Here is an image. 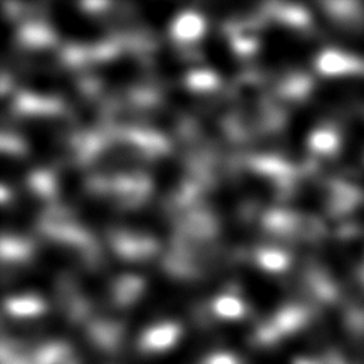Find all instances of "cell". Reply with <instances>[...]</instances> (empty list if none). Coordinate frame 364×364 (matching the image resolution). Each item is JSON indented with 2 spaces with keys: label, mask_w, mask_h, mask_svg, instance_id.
<instances>
[{
  "label": "cell",
  "mask_w": 364,
  "mask_h": 364,
  "mask_svg": "<svg viewBox=\"0 0 364 364\" xmlns=\"http://www.w3.org/2000/svg\"><path fill=\"white\" fill-rule=\"evenodd\" d=\"M206 28V21L202 14L193 10L181 11L171 23V36L175 41L189 44L198 41Z\"/></svg>",
  "instance_id": "6da1fadb"
},
{
  "label": "cell",
  "mask_w": 364,
  "mask_h": 364,
  "mask_svg": "<svg viewBox=\"0 0 364 364\" xmlns=\"http://www.w3.org/2000/svg\"><path fill=\"white\" fill-rule=\"evenodd\" d=\"M18 37L24 46H28L33 48L48 47L55 41V37L50 30V27L38 21L24 24L18 31Z\"/></svg>",
  "instance_id": "7a4b0ae2"
},
{
  "label": "cell",
  "mask_w": 364,
  "mask_h": 364,
  "mask_svg": "<svg viewBox=\"0 0 364 364\" xmlns=\"http://www.w3.org/2000/svg\"><path fill=\"white\" fill-rule=\"evenodd\" d=\"M176 337H178V327L171 323H166V324H161L151 328L146 333L144 343L148 346V348L162 350V348H168L176 340Z\"/></svg>",
  "instance_id": "3957f363"
},
{
  "label": "cell",
  "mask_w": 364,
  "mask_h": 364,
  "mask_svg": "<svg viewBox=\"0 0 364 364\" xmlns=\"http://www.w3.org/2000/svg\"><path fill=\"white\" fill-rule=\"evenodd\" d=\"M256 262L257 264L270 273L282 272L289 264V257L284 252L274 249V247H262L256 253Z\"/></svg>",
  "instance_id": "277c9868"
},
{
  "label": "cell",
  "mask_w": 364,
  "mask_h": 364,
  "mask_svg": "<svg viewBox=\"0 0 364 364\" xmlns=\"http://www.w3.org/2000/svg\"><path fill=\"white\" fill-rule=\"evenodd\" d=\"M185 84L192 91L203 92V91L216 90V87L219 85V78L216 73L206 68H200V70H192L191 73H188L185 78Z\"/></svg>",
  "instance_id": "5b68a950"
},
{
  "label": "cell",
  "mask_w": 364,
  "mask_h": 364,
  "mask_svg": "<svg viewBox=\"0 0 364 364\" xmlns=\"http://www.w3.org/2000/svg\"><path fill=\"white\" fill-rule=\"evenodd\" d=\"M213 310L219 317L239 318L245 311V306L239 297L232 294H222L215 299Z\"/></svg>",
  "instance_id": "8992f818"
},
{
  "label": "cell",
  "mask_w": 364,
  "mask_h": 364,
  "mask_svg": "<svg viewBox=\"0 0 364 364\" xmlns=\"http://www.w3.org/2000/svg\"><path fill=\"white\" fill-rule=\"evenodd\" d=\"M10 313L17 316H33L43 310V301L34 296H23L10 299L7 303Z\"/></svg>",
  "instance_id": "52a82bcc"
}]
</instances>
